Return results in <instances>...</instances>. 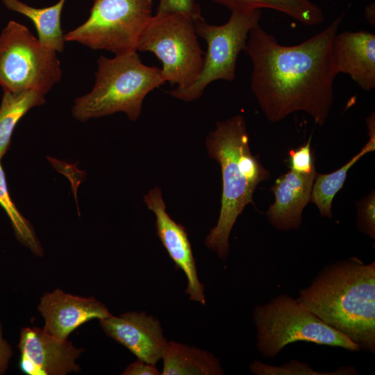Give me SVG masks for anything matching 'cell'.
Segmentation results:
<instances>
[{"label":"cell","instance_id":"obj_12","mask_svg":"<svg viewBox=\"0 0 375 375\" xmlns=\"http://www.w3.org/2000/svg\"><path fill=\"white\" fill-rule=\"evenodd\" d=\"M105 333L120 343L138 360L155 365L167 344L159 321L142 312H126L99 319Z\"/></svg>","mask_w":375,"mask_h":375},{"label":"cell","instance_id":"obj_10","mask_svg":"<svg viewBox=\"0 0 375 375\" xmlns=\"http://www.w3.org/2000/svg\"><path fill=\"white\" fill-rule=\"evenodd\" d=\"M18 348L20 370L28 375H65L78 372L76 360L83 349L68 340H60L44 328L24 327L21 329Z\"/></svg>","mask_w":375,"mask_h":375},{"label":"cell","instance_id":"obj_27","mask_svg":"<svg viewBox=\"0 0 375 375\" xmlns=\"http://www.w3.org/2000/svg\"><path fill=\"white\" fill-rule=\"evenodd\" d=\"M12 356L11 347L3 338L2 325L0 322V375L6 373Z\"/></svg>","mask_w":375,"mask_h":375},{"label":"cell","instance_id":"obj_2","mask_svg":"<svg viewBox=\"0 0 375 375\" xmlns=\"http://www.w3.org/2000/svg\"><path fill=\"white\" fill-rule=\"evenodd\" d=\"M360 349L375 353V262L356 256L325 266L297 298Z\"/></svg>","mask_w":375,"mask_h":375},{"label":"cell","instance_id":"obj_1","mask_svg":"<svg viewBox=\"0 0 375 375\" xmlns=\"http://www.w3.org/2000/svg\"><path fill=\"white\" fill-rule=\"evenodd\" d=\"M344 16L293 46L280 44L259 24L250 31L243 51L252 62L251 89L269 121L278 122L303 111L324 125L333 106L337 76L332 42Z\"/></svg>","mask_w":375,"mask_h":375},{"label":"cell","instance_id":"obj_20","mask_svg":"<svg viewBox=\"0 0 375 375\" xmlns=\"http://www.w3.org/2000/svg\"><path fill=\"white\" fill-rule=\"evenodd\" d=\"M368 135L369 139L362 149L340 169L328 174H317L310 201L317 206L322 217H332V201L343 187L347 172L363 156L375 150V133H368Z\"/></svg>","mask_w":375,"mask_h":375},{"label":"cell","instance_id":"obj_9","mask_svg":"<svg viewBox=\"0 0 375 375\" xmlns=\"http://www.w3.org/2000/svg\"><path fill=\"white\" fill-rule=\"evenodd\" d=\"M261 17L260 10L233 11L224 24L212 25L204 19L195 21L198 37L206 40L207 51L199 78L190 86L175 89L169 94L184 101H192L201 97L206 88L213 81H233L235 78L238 55L244 50L250 31Z\"/></svg>","mask_w":375,"mask_h":375},{"label":"cell","instance_id":"obj_16","mask_svg":"<svg viewBox=\"0 0 375 375\" xmlns=\"http://www.w3.org/2000/svg\"><path fill=\"white\" fill-rule=\"evenodd\" d=\"M162 375H221L219 360L210 352L170 341L162 356Z\"/></svg>","mask_w":375,"mask_h":375},{"label":"cell","instance_id":"obj_26","mask_svg":"<svg viewBox=\"0 0 375 375\" xmlns=\"http://www.w3.org/2000/svg\"><path fill=\"white\" fill-rule=\"evenodd\" d=\"M123 375H159L155 365L138 360L127 366Z\"/></svg>","mask_w":375,"mask_h":375},{"label":"cell","instance_id":"obj_5","mask_svg":"<svg viewBox=\"0 0 375 375\" xmlns=\"http://www.w3.org/2000/svg\"><path fill=\"white\" fill-rule=\"evenodd\" d=\"M256 348L267 358L276 357L287 345L298 341L340 347L351 351L360 347L325 324L297 299L280 294L253 311Z\"/></svg>","mask_w":375,"mask_h":375},{"label":"cell","instance_id":"obj_23","mask_svg":"<svg viewBox=\"0 0 375 375\" xmlns=\"http://www.w3.org/2000/svg\"><path fill=\"white\" fill-rule=\"evenodd\" d=\"M357 226L360 232L375 238L374 191L357 202Z\"/></svg>","mask_w":375,"mask_h":375},{"label":"cell","instance_id":"obj_8","mask_svg":"<svg viewBox=\"0 0 375 375\" xmlns=\"http://www.w3.org/2000/svg\"><path fill=\"white\" fill-rule=\"evenodd\" d=\"M152 7L153 0H94L88 19L65 34V42L115 56L138 51Z\"/></svg>","mask_w":375,"mask_h":375},{"label":"cell","instance_id":"obj_13","mask_svg":"<svg viewBox=\"0 0 375 375\" xmlns=\"http://www.w3.org/2000/svg\"><path fill=\"white\" fill-rule=\"evenodd\" d=\"M38 309L44 319V329L60 340H67L69 334L92 319L111 316L107 307L94 297H83L57 288L41 297Z\"/></svg>","mask_w":375,"mask_h":375},{"label":"cell","instance_id":"obj_18","mask_svg":"<svg viewBox=\"0 0 375 375\" xmlns=\"http://www.w3.org/2000/svg\"><path fill=\"white\" fill-rule=\"evenodd\" d=\"M233 11H249L269 8L279 11L306 26L322 23V9L309 0H210Z\"/></svg>","mask_w":375,"mask_h":375},{"label":"cell","instance_id":"obj_21","mask_svg":"<svg viewBox=\"0 0 375 375\" xmlns=\"http://www.w3.org/2000/svg\"><path fill=\"white\" fill-rule=\"evenodd\" d=\"M0 206L9 217L17 240L28 247L35 256L43 255V248L33 228L19 211L12 201L6 181V176L0 160Z\"/></svg>","mask_w":375,"mask_h":375},{"label":"cell","instance_id":"obj_14","mask_svg":"<svg viewBox=\"0 0 375 375\" xmlns=\"http://www.w3.org/2000/svg\"><path fill=\"white\" fill-rule=\"evenodd\" d=\"M332 56L337 74H348L366 92L375 88L374 34L366 31L337 33Z\"/></svg>","mask_w":375,"mask_h":375},{"label":"cell","instance_id":"obj_6","mask_svg":"<svg viewBox=\"0 0 375 375\" xmlns=\"http://www.w3.org/2000/svg\"><path fill=\"white\" fill-rule=\"evenodd\" d=\"M196 32L195 21L181 12L156 14L141 35L138 51L151 52L162 62L165 81L183 89L199 78L205 53Z\"/></svg>","mask_w":375,"mask_h":375},{"label":"cell","instance_id":"obj_28","mask_svg":"<svg viewBox=\"0 0 375 375\" xmlns=\"http://www.w3.org/2000/svg\"><path fill=\"white\" fill-rule=\"evenodd\" d=\"M374 3H371L365 8V15L369 23L373 26L375 24Z\"/></svg>","mask_w":375,"mask_h":375},{"label":"cell","instance_id":"obj_19","mask_svg":"<svg viewBox=\"0 0 375 375\" xmlns=\"http://www.w3.org/2000/svg\"><path fill=\"white\" fill-rule=\"evenodd\" d=\"M44 102V94L35 90L3 92L0 104V160L9 149L12 134L19 120L32 108Z\"/></svg>","mask_w":375,"mask_h":375},{"label":"cell","instance_id":"obj_17","mask_svg":"<svg viewBox=\"0 0 375 375\" xmlns=\"http://www.w3.org/2000/svg\"><path fill=\"white\" fill-rule=\"evenodd\" d=\"M66 0L42 8L30 6L19 0H3L8 9L29 18L38 31L40 42L46 48L59 53L65 48V35L61 28L60 17Z\"/></svg>","mask_w":375,"mask_h":375},{"label":"cell","instance_id":"obj_15","mask_svg":"<svg viewBox=\"0 0 375 375\" xmlns=\"http://www.w3.org/2000/svg\"><path fill=\"white\" fill-rule=\"evenodd\" d=\"M317 171L298 174L292 171L280 176L272 187L275 201L266 212L269 223L279 231L298 229L302 212L310 200Z\"/></svg>","mask_w":375,"mask_h":375},{"label":"cell","instance_id":"obj_25","mask_svg":"<svg viewBox=\"0 0 375 375\" xmlns=\"http://www.w3.org/2000/svg\"><path fill=\"white\" fill-rule=\"evenodd\" d=\"M175 12L186 14L194 21L203 19L196 0H159L156 14Z\"/></svg>","mask_w":375,"mask_h":375},{"label":"cell","instance_id":"obj_3","mask_svg":"<svg viewBox=\"0 0 375 375\" xmlns=\"http://www.w3.org/2000/svg\"><path fill=\"white\" fill-rule=\"evenodd\" d=\"M246 122L241 115L218 121L210 132L206 147L210 158L221 167L222 194L217 225L205 240L206 246L226 260L228 239L238 217L253 203L257 185L270 178L269 172L251 153Z\"/></svg>","mask_w":375,"mask_h":375},{"label":"cell","instance_id":"obj_22","mask_svg":"<svg viewBox=\"0 0 375 375\" xmlns=\"http://www.w3.org/2000/svg\"><path fill=\"white\" fill-rule=\"evenodd\" d=\"M251 372L256 375H354L358 371L352 366L340 367L334 372H317L308 363L292 360L282 365H270L258 360L253 361L250 365Z\"/></svg>","mask_w":375,"mask_h":375},{"label":"cell","instance_id":"obj_24","mask_svg":"<svg viewBox=\"0 0 375 375\" xmlns=\"http://www.w3.org/2000/svg\"><path fill=\"white\" fill-rule=\"evenodd\" d=\"M310 141L311 137L301 147L289 151V167L291 171L303 174L316 172Z\"/></svg>","mask_w":375,"mask_h":375},{"label":"cell","instance_id":"obj_11","mask_svg":"<svg viewBox=\"0 0 375 375\" xmlns=\"http://www.w3.org/2000/svg\"><path fill=\"white\" fill-rule=\"evenodd\" d=\"M144 201L156 215L157 235L177 268L185 273L189 299L206 304L204 285L199 280L196 262L185 228L174 221L166 211L161 190L156 187L144 195Z\"/></svg>","mask_w":375,"mask_h":375},{"label":"cell","instance_id":"obj_4","mask_svg":"<svg viewBox=\"0 0 375 375\" xmlns=\"http://www.w3.org/2000/svg\"><path fill=\"white\" fill-rule=\"evenodd\" d=\"M95 75L92 90L74 101L72 112L78 121L118 112L136 121L146 96L166 82L161 69L144 65L138 51L111 58L101 56Z\"/></svg>","mask_w":375,"mask_h":375},{"label":"cell","instance_id":"obj_7","mask_svg":"<svg viewBox=\"0 0 375 375\" xmlns=\"http://www.w3.org/2000/svg\"><path fill=\"white\" fill-rule=\"evenodd\" d=\"M62 77L56 52L28 28L10 21L0 33V86L3 92L35 90L46 94Z\"/></svg>","mask_w":375,"mask_h":375}]
</instances>
